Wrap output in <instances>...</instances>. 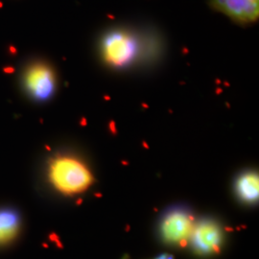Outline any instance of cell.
<instances>
[{"label": "cell", "mask_w": 259, "mask_h": 259, "mask_svg": "<svg viewBox=\"0 0 259 259\" xmlns=\"http://www.w3.org/2000/svg\"><path fill=\"white\" fill-rule=\"evenodd\" d=\"M47 175L50 184L62 194H81L93 185V173L83 161L69 155L53 157L48 164Z\"/></svg>", "instance_id": "cell-1"}, {"label": "cell", "mask_w": 259, "mask_h": 259, "mask_svg": "<svg viewBox=\"0 0 259 259\" xmlns=\"http://www.w3.org/2000/svg\"><path fill=\"white\" fill-rule=\"evenodd\" d=\"M101 53L104 62L112 67H125L139 54V40L127 30H114L103 37Z\"/></svg>", "instance_id": "cell-2"}, {"label": "cell", "mask_w": 259, "mask_h": 259, "mask_svg": "<svg viewBox=\"0 0 259 259\" xmlns=\"http://www.w3.org/2000/svg\"><path fill=\"white\" fill-rule=\"evenodd\" d=\"M194 217L185 207H174L164 214L160 223V234L163 241L176 246L189 243L194 229Z\"/></svg>", "instance_id": "cell-3"}, {"label": "cell", "mask_w": 259, "mask_h": 259, "mask_svg": "<svg viewBox=\"0 0 259 259\" xmlns=\"http://www.w3.org/2000/svg\"><path fill=\"white\" fill-rule=\"evenodd\" d=\"M23 83L30 96L38 101H45L55 92V72L46 63L38 62L32 64L24 72Z\"/></svg>", "instance_id": "cell-4"}, {"label": "cell", "mask_w": 259, "mask_h": 259, "mask_svg": "<svg viewBox=\"0 0 259 259\" xmlns=\"http://www.w3.org/2000/svg\"><path fill=\"white\" fill-rule=\"evenodd\" d=\"M223 238L224 233L220 225L211 219H204L195 223L189 242L195 252L201 255H208L219 251Z\"/></svg>", "instance_id": "cell-5"}, {"label": "cell", "mask_w": 259, "mask_h": 259, "mask_svg": "<svg viewBox=\"0 0 259 259\" xmlns=\"http://www.w3.org/2000/svg\"><path fill=\"white\" fill-rule=\"evenodd\" d=\"M210 4L239 24L247 25L258 19L259 0H210Z\"/></svg>", "instance_id": "cell-6"}, {"label": "cell", "mask_w": 259, "mask_h": 259, "mask_svg": "<svg viewBox=\"0 0 259 259\" xmlns=\"http://www.w3.org/2000/svg\"><path fill=\"white\" fill-rule=\"evenodd\" d=\"M21 230V217L12 207L0 208V247L16 240Z\"/></svg>", "instance_id": "cell-7"}, {"label": "cell", "mask_w": 259, "mask_h": 259, "mask_svg": "<svg viewBox=\"0 0 259 259\" xmlns=\"http://www.w3.org/2000/svg\"><path fill=\"white\" fill-rule=\"evenodd\" d=\"M236 192L242 201L253 204L258 200L259 179L255 172H246L242 174L235 184Z\"/></svg>", "instance_id": "cell-8"}, {"label": "cell", "mask_w": 259, "mask_h": 259, "mask_svg": "<svg viewBox=\"0 0 259 259\" xmlns=\"http://www.w3.org/2000/svg\"><path fill=\"white\" fill-rule=\"evenodd\" d=\"M155 259H174L173 258V256L172 255H170V254H161V255H159V256H157Z\"/></svg>", "instance_id": "cell-9"}]
</instances>
